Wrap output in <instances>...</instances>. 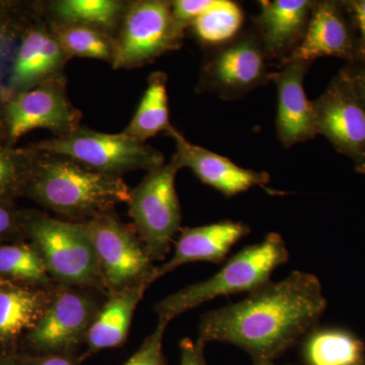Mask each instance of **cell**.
<instances>
[{
  "instance_id": "obj_19",
  "label": "cell",
  "mask_w": 365,
  "mask_h": 365,
  "mask_svg": "<svg viewBox=\"0 0 365 365\" xmlns=\"http://www.w3.org/2000/svg\"><path fill=\"white\" fill-rule=\"evenodd\" d=\"M153 283L145 280L106 294L86 335L81 361L126 342L136 307Z\"/></svg>"
},
{
  "instance_id": "obj_17",
  "label": "cell",
  "mask_w": 365,
  "mask_h": 365,
  "mask_svg": "<svg viewBox=\"0 0 365 365\" xmlns=\"http://www.w3.org/2000/svg\"><path fill=\"white\" fill-rule=\"evenodd\" d=\"M55 287H30L0 279V352L20 351L24 338L45 313Z\"/></svg>"
},
{
  "instance_id": "obj_6",
  "label": "cell",
  "mask_w": 365,
  "mask_h": 365,
  "mask_svg": "<svg viewBox=\"0 0 365 365\" xmlns=\"http://www.w3.org/2000/svg\"><path fill=\"white\" fill-rule=\"evenodd\" d=\"M38 150L52 155L71 158L88 169L110 176L121 177L134 170L158 169L165 165L160 151L136 140L128 134H109L74 129L38 144Z\"/></svg>"
},
{
  "instance_id": "obj_22",
  "label": "cell",
  "mask_w": 365,
  "mask_h": 365,
  "mask_svg": "<svg viewBox=\"0 0 365 365\" xmlns=\"http://www.w3.org/2000/svg\"><path fill=\"white\" fill-rule=\"evenodd\" d=\"M0 279L42 288L57 284L39 251L25 241L0 244Z\"/></svg>"
},
{
  "instance_id": "obj_15",
  "label": "cell",
  "mask_w": 365,
  "mask_h": 365,
  "mask_svg": "<svg viewBox=\"0 0 365 365\" xmlns=\"http://www.w3.org/2000/svg\"><path fill=\"white\" fill-rule=\"evenodd\" d=\"M167 133L176 143L174 157L181 168H188L201 182L225 197L239 195L253 187H264L270 181L268 173L244 169L227 158L190 143L173 126Z\"/></svg>"
},
{
  "instance_id": "obj_34",
  "label": "cell",
  "mask_w": 365,
  "mask_h": 365,
  "mask_svg": "<svg viewBox=\"0 0 365 365\" xmlns=\"http://www.w3.org/2000/svg\"><path fill=\"white\" fill-rule=\"evenodd\" d=\"M365 105V63H347L340 69Z\"/></svg>"
},
{
  "instance_id": "obj_30",
  "label": "cell",
  "mask_w": 365,
  "mask_h": 365,
  "mask_svg": "<svg viewBox=\"0 0 365 365\" xmlns=\"http://www.w3.org/2000/svg\"><path fill=\"white\" fill-rule=\"evenodd\" d=\"M217 0H176L172 1V11L178 25L186 29L201 14L215 6Z\"/></svg>"
},
{
  "instance_id": "obj_4",
  "label": "cell",
  "mask_w": 365,
  "mask_h": 365,
  "mask_svg": "<svg viewBox=\"0 0 365 365\" xmlns=\"http://www.w3.org/2000/svg\"><path fill=\"white\" fill-rule=\"evenodd\" d=\"M26 230L57 284L93 288L106 294L97 255L81 222L31 212L26 215Z\"/></svg>"
},
{
  "instance_id": "obj_35",
  "label": "cell",
  "mask_w": 365,
  "mask_h": 365,
  "mask_svg": "<svg viewBox=\"0 0 365 365\" xmlns=\"http://www.w3.org/2000/svg\"><path fill=\"white\" fill-rule=\"evenodd\" d=\"M18 353L0 352V365H21Z\"/></svg>"
},
{
  "instance_id": "obj_23",
  "label": "cell",
  "mask_w": 365,
  "mask_h": 365,
  "mask_svg": "<svg viewBox=\"0 0 365 365\" xmlns=\"http://www.w3.org/2000/svg\"><path fill=\"white\" fill-rule=\"evenodd\" d=\"M167 79L163 72H155L150 76L148 88L135 115L125 129V133L140 143H145L151 137L160 132L168 131L172 127L170 123Z\"/></svg>"
},
{
  "instance_id": "obj_27",
  "label": "cell",
  "mask_w": 365,
  "mask_h": 365,
  "mask_svg": "<svg viewBox=\"0 0 365 365\" xmlns=\"http://www.w3.org/2000/svg\"><path fill=\"white\" fill-rule=\"evenodd\" d=\"M31 169L16 153L0 146V199L23 192Z\"/></svg>"
},
{
  "instance_id": "obj_7",
  "label": "cell",
  "mask_w": 365,
  "mask_h": 365,
  "mask_svg": "<svg viewBox=\"0 0 365 365\" xmlns=\"http://www.w3.org/2000/svg\"><path fill=\"white\" fill-rule=\"evenodd\" d=\"M180 169L181 165L173 157L167 165L150 170L131 190L127 202L136 234L155 262L167 257L181 227V205L176 191Z\"/></svg>"
},
{
  "instance_id": "obj_9",
  "label": "cell",
  "mask_w": 365,
  "mask_h": 365,
  "mask_svg": "<svg viewBox=\"0 0 365 365\" xmlns=\"http://www.w3.org/2000/svg\"><path fill=\"white\" fill-rule=\"evenodd\" d=\"M97 255L106 294L145 280L155 279L158 266L135 230L112 211L81 222Z\"/></svg>"
},
{
  "instance_id": "obj_13",
  "label": "cell",
  "mask_w": 365,
  "mask_h": 365,
  "mask_svg": "<svg viewBox=\"0 0 365 365\" xmlns=\"http://www.w3.org/2000/svg\"><path fill=\"white\" fill-rule=\"evenodd\" d=\"M321 57H337L347 63H359L356 31L343 0H314L304 40L281 62L299 60L313 64Z\"/></svg>"
},
{
  "instance_id": "obj_14",
  "label": "cell",
  "mask_w": 365,
  "mask_h": 365,
  "mask_svg": "<svg viewBox=\"0 0 365 365\" xmlns=\"http://www.w3.org/2000/svg\"><path fill=\"white\" fill-rule=\"evenodd\" d=\"M312 63L299 60L281 62L271 73L277 88L276 133L284 148L311 140L318 135L313 102L307 98L304 81Z\"/></svg>"
},
{
  "instance_id": "obj_20",
  "label": "cell",
  "mask_w": 365,
  "mask_h": 365,
  "mask_svg": "<svg viewBox=\"0 0 365 365\" xmlns=\"http://www.w3.org/2000/svg\"><path fill=\"white\" fill-rule=\"evenodd\" d=\"M66 56L53 34L43 29L30 31L16 53L9 86L21 93L45 83L56 76Z\"/></svg>"
},
{
  "instance_id": "obj_29",
  "label": "cell",
  "mask_w": 365,
  "mask_h": 365,
  "mask_svg": "<svg viewBox=\"0 0 365 365\" xmlns=\"http://www.w3.org/2000/svg\"><path fill=\"white\" fill-rule=\"evenodd\" d=\"M26 215L19 212L7 199H0V244L26 241Z\"/></svg>"
},
{
  "instance_id": "obj_32",
  "label": "cell",
  "mask_w": 365,
  "mask_h": 365,
  "mask_svg": "<svg viewBox=\"0 0 365 365\" xmlns=\"http://www.w3.org/2000/svg\"><path fill=\"white\" fill-rule=\"evenodd\" d=\"M21 365H81L79 354H30L19 352Z\"/></svg>"
},
{
  "instance_id": "obj_25",
  "label": "cell",
  "mask_w": 365,
  "mask_h": 365,
  "mask_svg": "<svg viewBox=\"0 0 365 365\" xmlns=\"http://www.w3.org/2000/svg\"><path fill=\"white\" fill-rule=\"evenodd\" d=\"M53 36L67 56L111 60L112 62L114 59L116 44L105 35L104 31L88 26L62 23L53 26Z\"/></svg>"
},
{
  "instance_id": "obj_8",
  "label": "cell",
  "mask_w": 365,
  "mask_h": 365,
  "mask_svg": "<svg viewBox=\"0 0 365 365\" xmlns=\"http://www.w3.org/2000/svg\"><path fill=\"white\" fill-rule=\"evenodd\" d=\"M210 48L201 71V91H211L232 102L271 83L270 60L253 26Z\"/></svg>"
},
{
  "instance_id": "obj_21",
  "label": "cell",
  "mask_w": 365,
  "mask_h": 365,
  "mask_svg": "<svg viewBox=\"0 0 365 365\" xmlns=\"http://www.w3.org/2000/svg\"><path fill=\"white\" fill-rule=\"evenodd\" d=\"M300 342L304 365H365L364 342L346 329L318 325Z\"/></svg>"
},
{
  "instance_id": "obj_28",
  "label": "cell",
  "mask_w": 365,
  "mask_h": 365,
  "mask_svg": "<svg viewBox=\"0 0 365 365\" xmlns=\"http://www.w3.org/2000/svg\"><path fill=\"white\" fill-rule=\"evenodd\" d=\"M169 322L158 319L155 331L145 338L138 350L123 365H165L163 336Z\"/></svg>"
},
{
  "instance_id": "obj_16",
  "label": "cell",
  "mask_w": 365,
  "mask_h": 365,
  "mask_svg": "<svg viewBox=\"0 0 365 365\" xmlns=\"http://www.w3.org/2000/svg\"><path fill=\"white\" fill-rule=\"evenodd\" d=\"M314 0H262L252 26L269 60L278 63L297 49L306 36Z\"/></svg>"
},
{
  "instance_id": "obj_3",
  "label": "cell",
  "mask_w": 365,
  "mask_h": 365,
  "mask_svg": "<svg viewBox=\"0 0 365 365\" xmlns=\"http://www.w3.org/2000/svg\"><path fill=\"white\" fill-rule=\"evenodd\" d=\"M289 260L284 240L277 232L266 235L258 244L246 247L228 259L225 265L208 279L178 290L158 302V319L170 323L177 317L216 297L251 294L271 281V275Z\"/></svg>"
},
{
  "instance_id": "obj_2",
  "label": "cell",
  "mask_w": 365,
  "mask_h": 365,
  "mask_svg": "<svg viewBox=\"0 0 365 365\" xmlns=\"http://www.w3.org/2000/svg\"><path fill=\"white\" fill-rule=\"evenodd\" d=\"M130 192L121 177L102 174L71 158L52 155L32 165L23 190L53 212L83 222L110 212L117 204L128 202Z\"/></svg>"
},
{
  "instance_id": "obj_33",
  "label": "cell",
  "mask_w": 365,
  "mask_h": 365,
  "mask_svg": "<svg viewBox=\"0 0 365 365\" xmlns=\"http://www.w3.org/2000/svg\"><path fill=\"white\" fill-rule=\"evenodd\" d=\"M205 346L198 340L193 341L185 338L180 343L181 361L180 365H207L205 359Z\"/></svg>"
},
{
  "instance_id": "obj_1",
  "label": "cell",
  "mask_w": 365,
  "mask_h": 365,
  "mask_svg": "<svg viewBox=\"0 0 365 365\" xmlns=\"http://www.w3.org/2000/svg\"><path fill=\"white\" fill-rule=\"evenodd\" d=\"M327 299L316 275L294 271L246 299L209 311L200 319L199 342L237 346L256 360L277 359L299 344L325 313Z\"/></svg>"
},
{
  "instance_id": "obj_11",
  "label": "cell",
  "mask_w": 365,
  "mask_h": 365,
  "mask_svg": "<svg viewBox=\"0 0 365 365\" xmlns=\"http://www.w3.org/2000/svg\"><path fill=\"white\" fill-rule=\"evenodd\" d=\"M313 106L318 135L328 139L337 153L351 160L359 174L365 175V105L342 71L331 79Z\"/></svg>"
},
{
  "instance_id": "obj_5",
  "label": "cell",
  "mask_w": 365,
  "mask_h": 365,
  "mask_svg": "<svg viewBox=\"0 0 365 365\" xmlns=\"http://www.w3.org/2000/svg\"><path fill=\"white\" fill-rule=\"evenodd\" d=\"M105 295L93 288L57 284L45 313L26 334L19 352L78 354Z\"/></svg>"
},
{
  "instance_id": "obj_26",
  "label": "cell",
  "mask_w": 365,
  "mask_h": 365,
  "mask_svg": "<svg viewBox=\"0 0 365 365\" xmlns=\"http://www.w3.org/2000/svg\"><path fill=\"white\" fill-rule=\"evenodd\" d=\"M123 4L115 0H62L53 11L64 24L91 26L104 31L116 23Z\"/></svg>"
},
{
  "instance_id": "obj_36",
  "label": "cell",
  "mask_w": 365,
  "mask_h": 365,
  "mask_svg": "<svg viewBox=\"0 0 365 365\" xmlns=\"http://www.w3.org/2000/svg\"><path fill=\"white\" fill-rule=\"evenodd\" d=\"M253 365H277L274 364L272 360H256L253 361Z\"/></svg>"
},
{
  "instance_id": "obj_12",
  "label": "cell",
  "mask_w": 365,
  "mask_h": 365,
  "mask_svg": "<svg viewBox=\"0 0 365 365\" xmlns=\"http://www.w3.org/2000/svg\"><path fill=\"white\" fill-rule=\"evenodd\" d=\"M7 126L11 141L34 129L46 128L58 135L78 128L79 113L72 107L58 81H47L18 93L6 107Z\"/></svg>"
},
{
  "instance_id": "obj_31",
  "label": "cell",
  "mask_w": 365,
  "mask_h": 365,
  "mask_svg": "<svg viewBox=\"0 0 365 365\" xmlns=\"http://www.w3.org/2000/svg\"><path fill=\"white\" fill-rule=\"evenodd\" d=\"M359 41V63H365V0H343Z\"/></svg>"
},
{
  "instance_id": "obj_24",
  "label": "cell",
  "mask_w": 365,
  "mask_h": 365,
  "mask_svg": "<svg viewBox=\"0 0 365 365\" xmlns=\"http://www.w3.org/2000/svg\"><path fill=\"white\" fill-rule=\"evenodd\" d=\"M244 21V11L237 2L217 0L215 6L198 16L190 26L201 43L215 47L241 32Z\"/></svg>"
},
{
  "instance_id": "obj_18",
  "label": "cell",
  "mask_w": 365,
  "mask_h": 365,
  "mask_svg": "<svg viewBox=\"0 0 365 365\" xmlns=\"http://www.w3.org/2000/svg\"><path fill=\"white\" fill-rule=\"evenodd\" d=\"M250 232L251 227L248 225L232 220L182 228L175 246L174 255L169 261L158 267L155 279L192 262L223 263L232 247Z\"/></svg>"
},
{
  "instance_id": "obj_10",
  "label": "cell",
  "mask_w": 365,
  "mask_h": 365,
  "mask_svg": "<svg viewBox=\"0 0 365 365\" xmlns=\"http://www.w3.org/2000/svg\"><path fill=\"white\" fill-rule=\"evenodd\" d=\"M185 29L178 25L172 1H138L125 16L113 59L115 69L132 68L153 61L182 44Z\"/></svg>"
}]
</instances>
